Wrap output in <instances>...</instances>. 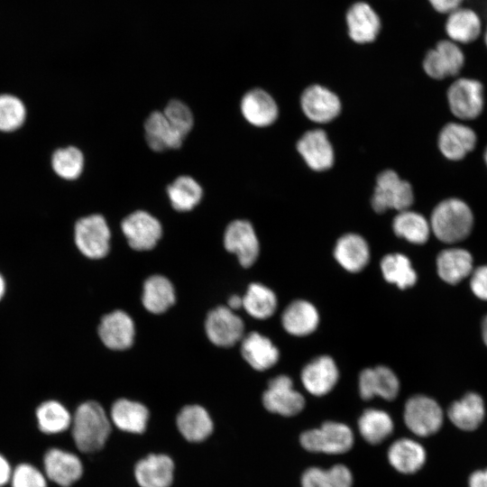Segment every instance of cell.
<instances>
[{
	"label": "cell",
	"instance_id": "cell-1",
	"mask_svg": "<svg viewBox=\"0 0 487 487\" xmlns=\"http://www.w3.org/2000/svg\"><path fill=\"white\" fill-rule=\"evenodd\" d=\"M71 426L75 447L83 455L103 450L114 430L108 411L100 402L92 400L78 406Z\"/></svg>",
	"mask_w": 487,
	"mask_h": 487
},
{
	"label": "cell",
	"instance_id": "cell-2",
	"mask_svg": "<svg viewBox=\"0 0 487 487\" xmlns=\"http://www.w3.org/2000/svg\"><path fill=\"white\" fill-rule=\"evenodd\" d=\"M429 225L438 240L453 244L469 235L473 216L466 203L458 198H448L433 209Z\"/></svg>",
	"mask_w": 487,
	"mask_h": 487
},
{
	"label": "cell",
	"instance_id": "cell-3",
	"mask_svg": "<svg viewBox=\"0 0 487 487\" xmlns=\"http://www.w3.org/2000/svg\"><path fill=\"white\" fill-rule=\"evenodd\" d=\"M74 242L80 253L90 259L105 257L110 249L111 231L105 216L91 213L74 224Z\"/></svg>",
	"mask_w": 487,
	"mask_h": 487
},
{
	"label": "cell",
	"instance_id": "cell-4",
	"mask_svg": "<svg viewBox=\"0 0 487 487\" xmlns=\"http://www.w3.org/2000/svg\"><path fill=\"white\" fill-rule=\"evenodd\" d=\"M414 200L411 184L402 179L392 170L381 171L376 178V185L371 198V205L377 213L388 209L399 212L410 207Z\"/></svg>",
	"mask_w": 487,
	"mask_h": 487
},
{
	"label": "cell",
	"instance_id": "cell-5",
	"mask_svg": "<svg viewBox=\"0 0 487 487\" xmlns=\"http://www.w3.org/2000/svg\"><path fill=\"white\" fill-rule=\"evenodd\" d=\"M299 442L308 452L339 455L352 448L354 435L347 425L326 421L319 428L304 431L299 436Z\"/></svg>",
	"mask_w": 487,
	"mask_h": 487
},
{
	"label": "cell",
	"instance_id": "cell-6",
	"mask_svg": "<svg viewBox=\"0 0 487 487\" xmlns=\"http://www.w3.org/2000/svg\"><path fill=\"white\" fill-rule=\"evenodd\" d=\"M121 230L131 248L148 251L156 246L162 235V225L153 215L143 209L128 214L121 221Z\"/></svg>",
	"mask_w": 487,
	"mask_h": 487
},
{
	"label": "cell",
	"instance_id": "cell-7",
	"mask_svg": "<svg viewBox=\"0 0 487 487\" xmlns=\"http://www.w3.org/2000/svg\"><path fill=\"white\" fill-rule=\"evenodd\" d=\"M403 418L411 432L418 436H428L440 429L444 415L436 400L425 395H415L406 402Z\"/></svg>",
	"mask_w": 487,
	"mask_h": 487
},
{
	"label": "cell",
	"instance_id": "cell-8",
	"mask_svg": "<svg viewBox=\"0 0 487 487\" xmlns=\"http://www.w3.org/2000/svg\"><path fill=\"white\" fill-rule=\"evenodd\" d=\"M465 62L461 46L448 39L438 41L423 59V69L434 79H444L457 75Z\"/></svg>",
	"mask_w": 487,
	"mask_h": 487
},
{
	"label": "cell",
	"instance_id": "cell-9",
	"mask_svg": "<svg viewBox=\"0 0 487 487\" xmlns=\"http://www.w3.org/2000/svg\"><path fill=\"white\" fill-rule=\"evenodd\" d=\"M262 404L265 410L283 417L299 414L305 406L304 397L293 389L292 380L287 375H278L268 382L262 392Z\"/></svg>",
	"mask_w": 487,
	"mask_h": 487
},
{
	"label": "cell",
	"instance_id": "cell-10",
	"mask_svg": "<svg viewBox=\"0 0 487 487\" xmlns=\"http://www.w3.org/2000/svg\"><path fill=\"white\" fill-rule=\"evenodd\" d=\"M447 100L454 115L460 119L476 118L483 108V88L480 81L461 78L448 88Z\"/></svg>",
	"mask_w": 487,
	"mask_h": 487
},
{
	"label": "cell",
	"instance_id": "cell-11",
	"mask_svg": "<svg viewBox=\"0 0 487 487\" xmlns=\"http://www.w3.org/2000/svg\"><path fill=\"white\" fill-rule=\"evenodd\" d=\"M224 245L226 251L237 256L240 264L244 268L251 267L259 256V240L248 220L235 219L226 225Z\"/></svg>",
	"mask_w": 487,
	"mask_h": 487
},
{
	"label": "cell",
	"instance_id": "cell-12",
	"mask_svg": "<svg viewBox=\"0 0 487 487\" xmlns=\"http://www.w3.org/2000/svg\"><path fill=\"white\" fill-rule=\"evenodd\" d=\"M142 131L146 147L154 153L179 151L186 141L159 109H154L146 115Z\"/></svg>",
	"mask_w": 487,
	"mask_h": 487
},
{
	"label": "cell",
	"instance_id": "cell-13",
	"mask_svg": "<svg viewBox=\"0 0 487 487\" xmlns=\"http://www.w3.org/2000/svg\"><path fill=\"white\" fill-rule=\"evenodd\" d=\"M484 24L478 10L464 5L446 15L444 30L448 40L460 46L468 45L482 37Z\"/></svg>",
	"mask_w": 487,
	"mask_h": 487
},
{
	"label": "cell",
	"instance_id": "cell-14",
	"mask_svg": "<svg viewBox=\"0 0 487 487\" xmlns=\"http://www.w3.org/2000/svg\"><path fill=\"white\" fill-rule=\"evenodd\" d=\"M133 476L139 487H171L175 463L164 453H149L133 466Z\"/></svg>",
	"mask_w": 487,
	"mask_h": 487
},
{
	"label": "cell",
	"instance_id": "cell-15",
	"mask_svg": "<svg viewBox=\"0 0 487 487\" xmlns=\"http://www.w3.org/2000/svg\"><path fill=\"white\" fill-rule=\"evenodd\" d=\"M108 415L115 429L130 435H142L150 419V410L144 403L125 397L112 402Z\"/></svg>",
	"mask_w": 487,
	"mask_h": 487
},
{
	"label": "cell",
	"instance_id": "cell-16",
	"mask_svg": "<svg viewBox=\"0 0 487 487\" xmlns=\"http://www.w3.org/2000/svg\"><path fill=\"white\" fill-rule=\"evenodd\" d=\"M175 425L182 438L190 444L205 442L215 428L207 409L198 403L182 406L176 415Z\"/></svg>",
	"mask_w": 487,
	"mask_h": 487
},
{
	"label": "cell",
	"instance_id": "cell-17",
	"mask_svg": "<svg viewBox=\"0 0 487 487\" xmlns=\"http://www.w3.org/2000/svg\"><path fill=\"white\" fill-rule=\"evenodd\" d=\"M244 329L243 320L232 309L223 306L211 310L205 322L208 339L222 347L235 345L243 338Z\"/></svg>",
	"mask_w": 487,
	"mask_h": 487
},
{
	"label": "cell",
	"instance_id": "cell-18",
	"mask_svg": "<svg viewBox=\"0 0 487 487\" xmlns=\"http://www.w3.org/2000/svg\"><path fill=\"white\" fill-rule=\"evenodd\" d=\"M300 106L305 115L318 124L331 122L341 112L339 97L330 89L317 84L303 91Z\"/></svg>",
	"mask_w": 487,
	"mask_h": 487
},
{
	"label": "cell",
	"instance_id": "cell-19",
	"mask_svg": "<svg viewBox=\"0 0 487 487\" xmlns=\"http://www.w3.org/2000/svg\"><path fill=\"white\" fill-rule=\"evenodd\" d=\"M239 109L249 124L259 128L271 125L279 115V108L272 96L260 87L252 88L242 96Z\"/></svg>",
	"mask_w": 487,
	"mask_h": 487
},
{
	"label": "cell",
	"instance_id": "cell-20",
	"mask_svg": "<svg viewBox=\"0 0 487 487\" xmlns=\"http://www.w3.org/2000/svg\"><path fill=\"white\" fill-rule=\"evenodd\" d=\"M297 150L306 164L315 171L330 169L334 163L333 146L325 131H307L297 142Z\"/></svg>",
	"mask_w": 487,
	"mask_h": 487
},
{
	"label": "cell",
	"instance_id": "cell-21",
	"mask_svg": "<svg viewBox=\"0 0 487 487\" xmlns=\"http://www.w3.org/2000/svg\"><path fill=\"white\" fill-rule=\"evenodd\" d=\"M47 476L61 487H70L84 474L82 459L76 454L61 449H51L44 456Z\"/></svg>",
	"mask_w": 487,
	"mask_h": 487
},
{
	"label": "cell",
	"instance_id": "cell-22",
	"mask_svg": "<svg viewBox=\"0 0 487 487\" xmlns=\"http://www.w3.org/2000/svg\"><path fill=\"white\" fill-rule=\"evenodd\" d=\"M348 35L354 42L373 41L381 32V22L375 10L366 2L354 3L346 12Z\"/></svg>",
	"mask_w": 487,
	"mask_h": 487
},
{
	"label": "cell",
	"instance_id": "cell-23",
	"mask_svg": "<svg viewBox=\"0 0 487 487\" xmlns=\"http://www.w3.org/2000/svg\"><path fill=\"white\" fill-rule=\"evenodd\" d=\"M399 390L398 377L386 366L367 368L360 373L359 393L364 400H369L374 396L392 400L398 396Z\"/></svg>",
	"mask_w": 487,
	"mask_h": 487
},
{
	"label": "cell",
	"instance_id": "cell-24",
	"mask_svg": "<svg viewBox=\"0 0 487 487\" xmlns=\"http://www.w3.org/2000/svg\"><path fill=\"white\" fill-rule=\"evenodd\" d=\"M134 324L122 310H115L103 317L98 335L104 345L112 350L129 348L134 338Z\"/></svg>",
	"mask_w": 487,
	"mask_h": 487
},
{
	"label": "cell",
	"instance_id": "cell-25",
	"mask_svg": "<svg viewBox=\"0 0 487 487\" xmlns=\"http://www.w3.org/2000/svg\"><path fill=\"white\" fill-rule=\"evenodd\" d=\"M338 378L336 364L327 355L312 360L301 372V381L305 389L315 396H323L330 392Z\"/></svg>",
	"mask_w": 487,
	"mask_h": 487
},
{
	"label": "cell",
	"instance_id": "cell-26",
	"mask_svg": "<svg viewBox=\"0 0 487 487\" xmlns=\"http://www.w3.org/2000/svg\"><path fill=\"white\" fill-rule=\"evenodd\" d=\"M476 134L473 129L458 123L446 124L438 135V148L442 154L452 161L463 159L473 150Z\"/></svg>",
	"mask_w": 487,
	"mask_h": 487
},
{
	"label": "cell",
	"instance_id": "cell-27",
	"mask_svg": "<svg viewBox=\"0 0 487 487\" xmlns=\"http://www.w3.org/2000/svg\"><path fill=\"white\" fill-rule=\"evenodd\" d=\"M170 205L177 212H189L204 198L203 186L194 177L182 174L166 186Z\"/></svg>",
	"mask_w": 487,
	"mask_h": 487
},
{
	"label": "cell",
	"instance_id": "cell-28",
	"mask_svg": "<svg viewBox=\"0 0 487 487\" xmlns=\"http://www.w3.org/2000/svg\"><path fill=\"white\" fill-rule=\"evenodd\" d=\"M334 256L344 269L357 272L362 271L369 262V246L360 234H345L337 240Z\"/></svg>",
	"mask_w": 487,
	"mask_h": 487
},
{
	"label": "cell",
	"instance_id": "cell-29",
	"mask_svg": "<svg viewBox=\"0 0 487 487\" xmlns=\"http://www.w3.org/2000/svg\"><path fill=\"white\" fill-rule=\"evenodd\" d=\"M244 359L257 371H265L278 362L279 350L266 336L251 332L246 335L241 345Z\"/></svg>",
	"mask_w": 487,
	"mask_h": 487
},
{
	"label": "cell",
	"instance_id": "cell-30",
	"mask_svg": "<svg viewBox=\"0 0 487 487\" xmlns=\"http://www.w3.org/2000/svg\"><path fill=\"white\" fill-rule=\"evenodd\" d=\"M388 460L398 472L410 474L418 472L426 462L424 447L415 440L400 438L388 449Z\"/></svg>",
	"mask_w": 487,
	"mask_h": 487
},
{
	"label": "cell",
	"instance_id": "cell-31",
	"mask_svg": "<svg viewBox=\"0 0 487 487\" xmlns=\"http://www.w3.org/2000/svg\"><path fill=\"white\" fill-rule=\"evenodd\" d=\"M448 418L458 428L465 431L476 429L485 415L484 402L475 392H468L448 409Z\"/></svg>",
	"mask_w": 487,
	"mask_h": 487
},
{
	"label": "cell",
	"instance_id": "cell-32",
	"mask_svg": "<svg viewBox=\"0 0 487 487\" xmlns=\"http://www.w3.org/2000/svg\"><path fill=\"white\" fill-rule=\"evenodd\" d=\"M319 317L316 308L306 300H295L283 311L281 323L290 335L303 336L311 334L317 326Z\"/></svg>",
	"mask_w": 487,
	"mask_h": 487
},
{
	"label": "cell",
	"instance_id": "cell-33",
	"mask_svg": "<svg viewBox=\"0 0 487 487\" xmlns=\"http://www.w3.org/2000/svg\"><path fill=\"white\" fill-rule=\"evenodd\" d=\"M439 277L449 284H456L473 271V257L462 248H449L442 251L436 258Z\"/></svg>",
	"mask_w": 487,
	"mask_h": 487
},
{
	"label": "cell",
	"instance_id": "cell-34",
	"mask_svg": "<svg viewBox=\"0 0 487 487\" xmlns=\"http://www.w3.org/2000/svg\"><path fill=\"white\" fill-rule=\"evenodd\" d=\"M86 158L83 151L75 145L55 149L51 156V167L54 174L66 181H76L83 174Z\"/></svg>",
	"mask_w": 487,
	"mask_h": 487
},
{
	"label": "cell",
	"instance_id": "cell-35",
	"mask_svg": "<svg viewBox=\"0 0 487 487\" xmlns=\"http://www.w3.org/2000/svg\"><path fill=\"white\" fill-rule=\"evenodd\" d=\"M142 301L151 313L165 312L175 302L173 285L166 277L161 275L149 277L143 285Z\"/></svg>",
	"mask_w": 487,
	"mask_h": 487
},
{
	"label": "cell",
	"instance_id": "cell-36",
	"mask_svg": "<svg viewBox=\"0 0 487 487\" xmlns=\"http://www.w3.org/2000/svg\"><path fill=\"white\" fill-rule=\"evenodd\" d=\"M395 234L409 243L421 244L430 234L429 222L419 213L409 209L399 212L392 222Z\"/></svg>",
	"mask_w": 487,
	"mask_h": 487
},
{
	"label": "cell",
	"instance_id": "cell-37",
	"mask_svg": "<svg viewBox=\"0 0 487 487\" xmlns=\"http://www.w3.org/2000/svg\"><path fill=\"white\" fill-rule=\"evenodd\" d=\"M393 427L391 416L381 409H367L358 419L361 436L372 445L384 441L392 433Z\"/></svg>",
	"mask_w": 487,
	"mask_h": 487
},
{
	"label": "cell",
	"instance_id": "cell-38",
	"mask_svg": "<svg viewBox=\"0 0 487 487\" xmlns=\"http://www.w3.org/2000/svg\"><path fill=\"white\" fill-rule=\"evenodd\" d=\"M381 270L384 279L405 289L412 287L417 281V273L409 259L401 253H390L381 262Z\"/></svg>",
	"mask_w": 487,
	"mask_h": 487
},
{
	"label": "cell",
	"instance_id": "cell-39",
	"mask_svg": "<svg viewBox=\"0 0 487 487\" xmlns=\"http://www.w3.org/2000/svg\"><path fill=\"white\" fill-rule=\"evenodd\" d=\"M243 307L253 317L265 319L271 317L277 308L274 292L260 283H252L243 297Z\"/></svg>",
	"mask_w": 487,
	"mask_h": 487
},
{
	"label": "cell",
	"instance_id": "cell-40",
	"mask_svg": "<svg viewBox=\"0 0 487 487\" xmlns=\"http://www.w3.org/2000/svg\"><path fill=\"white\" fill-rule=\"evenodd\" d=\"M27 118V108L17 96L0 94V133H13L20 130Z\"/></svg>",
	"mask_w": 487,
	"mask_h": 487
},
{
	"label": "cell",
	"instance_id": "cell-41",
	"mask_svg": "<svg viewBox=\"0 0 487 487\" xmlns=\"http://www.w3.org/2000/svg\"><path fill=\"white\" fill-rule=\"evenodd\" d=\"M40 429L48 434L60 433L70 425L72 417L60 402L48 400L41 404L36 411Z\"/></svg>",
	"mask_w": 487,
	"mask_h": 487
},
{
	"label": "cell",
	"instance_id": "cell-42",
	"mask_svg": "<svg viewBox=\"0 0 487 487\" xmlns=\"http://www.w3.org/2000/svg\"><path fill=\"white\" fill-rule=\"evenodd\" d=\"M171 126L186 140L195 127V114L179 98L170 99L161 110Z\"/></svg>",
	"mask_w": 487,
	"mask_h": 487
},
{
	"label": "cell",
	"instance_id": "cell-43",
	"mask_svg": "<svg viewBox=\"0 0 487 487\" xmlns=\"http://www.w3.org/2000/svg\"><path fill=\"white\" fill-rule=\"evenodd\" d=\"M12 487H46L42 473L31 464H19L12 475Z\"/></svg>",
	"mask_w": 487,
	"mask_h": 487
},
{
	"label": "cell",
	"instance_id": "cell-44",
	"mask_svg": "<svg viewBox=\"0 0 487 487\" xmlns=\"http://www.w3.org/2000/svg\"><path fill=\"white\" fill-rule=\"evenodd\" d=\"M302 487H334L326 470L319 467H309L301 476Z\"/></svg>",
	"mask_w": 487,
	"mask_h": 487
},
{
	"label": "cell",
	"instance_id": "cell-45",
	"mask_svg": "<svg viewBox=\"0 0 487 487\" xmlns=\"http://www.w3.org/2000/svg\"><path fill=\"white\" fill-rule=\"evenodd\" d=\"M470 285L477 298L487 300V265L480 266L472 271Z\"/></svg>",
	"mask_w": 487,
	"mask_h": 487
},
{
	"label": "cell",
	"instance_id": "cell-46",
	"mask_svg": "<svg viewBox=\"0 0 487 487\" xmlns=\"http://www.w3.org/2000/svg\"><path fill=\"white\" fill-rule=\"evenodd\" d=\"M326 472L334 487L353 486V474L346 465L337 464L326 470Z\"/></svg>",
	"mask_w": 487,
	"mask_h": 487
},
{
	"label": "cell",
	"instance_id": "cell-47",
	"mask_svg": "<svg viewBox=\"0 0 487 487\" xmlns=\"http://www.w3.org/2000/svg\"><path fill=\"white\" fill-rule=\"evenodd\" d=\"M431 8L439 14L447 15L463 6L465 0H427Z\"/></svg>",
	"mask_w": 487,
	"mask_h": 487
},
{
	"label": "cell",
	"instance_id": "cell-48",
	"mask_svg": "<svg viewBox=\"0 0 487 487\" xmlns=\"http://www.w3.org/2000/svg\"><path fill=\"white\" fill-rule=\"evenodd\" d=\"M469 487H487V469L473 472L469 478Z\"/></svg>",
	"mask_w": 487,
	"mask_h": 487
},
{
	"label": "cell",
	"instance_id": "cell-49",
	"mask_svg": "<svg viewBox=\"0 0 487 487\" xmlns=\"http://www.w3.org/2000/svg\"><path fill=\"white\" fill-rule=\"evenodd\" d=\"M11 477V468L8 462L0 455V486L5 484Z\"/></svg>",
	"mask_w": 487,
	"mask_h": 487
},
{
	"label": "cell",
	"instance_id": "cell-50",
	"mask_svg": "<svg viewBox=\"0 0 487 487\" xmlns=\"http://www.w3.org/2000/svg\"><path fill=\"white\" fill-rule=\"evenodd\" d=\"M241 307H243V298L234 295L228 299V308L230 309H238Z\"/></svg>",
	"mask_w": 487,
	"mask_h": 487
},
{
	"label": "cell",
	"instance_id": "cell-51",
	"mask_svg": "<svg viewBox=\"0 0 487 487\" xmlns=\"http://www.w3.org/2000/svg\"><path fill=\"white\" fill-rule=\"evenodd\" d=\"M482 335L485 345H487V316L483 318L482 324Z\"/></svg>",
	"mask_w": 487,
	"mask_h": 487
},
{
	"label": "cell",
	"instance_id": "cell-52",
	"mask_svg": "<svg viewBox=\"0 0 487 487\" xmlns=\"http://www.w3.org/2000/svg\"><path fill=\"white\" fill-rule=\"evenodd\" d=\"M5 291V282L2 275L0 274V299L4 296Z\"/></svg>",
	"mask_w": 487,
	"mask_h": 487
},
{
	"label": "cell",
	"instance_id": "cell-53",
	"mask_svg": "<svg viewBox=\"0 0 487 487\" xmlns=\"http://www.w3.org/2000/svg\"><path fill=\"white\" fill-rule=\"evenodd\" d=\"M482 37L483 39L484 45L487 48V23L484 24Z\"/></svg>",
	"mask_w": 487,
	"mask_h": 487
},
{
	"label": "cell",
	"instance_id": "cell-54",
	"mask_svg": "<svg viewBox=\"0 0 487 487\" xmlns=\"http://www.w3.org/2000/svg\"><path fill=\"white\" fill-rule=\"evenodd\" d=\"M484 160H485V162L487 164V148H486L485 152H484Z\"/></svg>",
	"mask_w": 487,
	"mask_h": 487
}]
</instances>
